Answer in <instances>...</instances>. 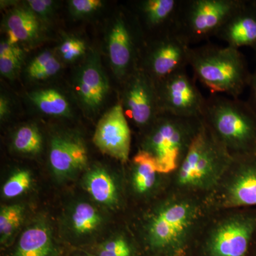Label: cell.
I'll list each match as a JSON object with an SVG mask.
<instances>
[{"mask_svg": "<svg viewBox=\"0 0 256 256\" xmlns=\"http://www.w3.org/2000/svg\"><path fill=\"white\" fill-rule=\"evenodd\" d=\"M190 66L195 80L212 94L239 98L248 88L252 72L242 52L228 46L205 44L191 48Z\"/></svg>", "mask_w": 256, "mask_h": 256, "instance_id": "6da1fadb", "label": "cell"}, {"mask_svg": "<svg viewBox=\"0 0 256 256\" xmlns=\"http://www.w3.org/2000/svg\"><path fill=\"white\" fill-rule=\"evenodd\" d=\"M202 120L232 156L256 153V114L247 100L212 94Z\"/></svg>", "mask_w": 256, "mask_h": 256, "instance_id": "7a4b0ae2", "label": "cell"}, {"mask_svg": "<svg viewBox=\"0 0 256 256\" xmlns=\"http://www.w3.org/2000/svg\"><path fill=\"white\" fill-rule=\"evenodd\" d=\"M202 124L201 118L160 112L149 126L142 149L152 156L158 173L166 174L178 169Z\"/></svg>", "mask_w": 256, "mask_h": 256, "instance_id": "3957f363", "label": "cell"}, {"mask_svg": "<svg viewBox=\"0 0 256 256\" xmlns=\"http://www.w3.org/2000/svg\"><path fill=\"white\" fill-rule=\"evenodd\" d=\"M233 156L204 122L178 166V182L188 188L208 186Z\"/></svg>", "mask_w": 256, "mask_h": 256, "instance_id": "277c9868", "label": "cell"}, {"mask_svg": "<svg viewBox=\"0 0 256 256\" xmlns=\"http://www.w3.org/2000/svg\"><path fill=\"white\" fill-rule=\"evenodd\" d=\"M240 0H182L174 32L188 45L216 36Z\"/></svg>", "mask_w": 256, "mask_h": 256, "instance_id": "5b68a950", "label": "cell"}, {"mask_svg": "<svg viewBox=\"0 0 256 256\" xmlns=\"http://www.w3.org/2000/svg\"><path fill=\"white\" fill-rule=\"evenodd\" d=\"M195 80L184 69L156 82L160 110L202 118L206 98L202 95Z\"/></svg>", "mask_w": 256, "mask_h": 256, "instance_id": "8992f818", "label": "cell"}, {"mask_svg": "<svg viewBox=\"0 0 256 256\" xmlns=\"http://www.w3.org/2000/svg\"><path fill=\"white\" fill-rule=\"evenodd\" d=\"M195 210L186 202H174L160 210L148 228V238L154 248L175 250L180 247L193 224Z\"/></svg>", "mask_w": 256, "mask_h": 256, "instance_id": "52a82bcc", "label": "cell"}, {"mask_svg": "<svg viewBox=\"0 0 256 256\" xmlns=\"http://www.w3.org/2000/svg\"><path fill=\"white\" fill-rule=\"evenodd\" d=\"M152 43L143 58L142 68L139 69L154 82L190 66L192 46L175 32L156 38Z\"/></svg>", "mask_w": 256, "mask_h": 256, "instance_id": "ba28073f", "label": "cell"}, {"mask_svg": "<svg viewBox=\"0 0 256 256\" xmlns=\"http://www.w3.org/2000/svg\"><path fill=\"white\" fill-rule=\"evenodd\" d=\"M256 238V210H249L217 227L210 242V256H247Z\"/></svg>", "mask_w": 256, "mask_h": 256, "instance_id": "9c48e42d", "label": "cell"}, {"mask_svg": "<svg viewBox=\"0 0 256 256\" xmlns=\"http://www.w3.org/2000/svg\"><path fill=\"white\" fill-rule=\"evenodd\" d=\"M122 105L126 116L141 128L149 127L161 112L156 82L140 69L128 77Z\"/></svg>", "mask_w": 256, "mask_h": 256, "instance_id": "30bf717a", "label": "cell"}, {"mask_svg": "<svg viewBox=\"0 0 256 256\" xmlns=\"http://www.w3.org/2000/svg\"><path fill=\"white\" fill-rule=\"evenodd\" d=\"M94 142L104 154L122 162H127L131 131L122 104H116L101 118L94 133Z\"/></svg>", "mask_w": 256, "mask_h": 256, "instance_id": "8fae6325", "label": "cell"}, {"mask_svg": "<svg viewBox=\"0 0 256 256\" xmlns=\"http://www.w3.org/2000/svg\"><path fill=\"white\" fill-rule=\"evenodd\" d=\"M216 37L237 50L252 48L256 60V0H240Z\"/></svg>", "mask_w": 256, "mask_h": 256, "instance_id": "7c38bea8", "label": "cell"}, {"mask_svg": "<svg viewBox=\"0 0 256 256\" xmlns=\"http://www.w3.org/2000/svg\"><path fill=\"white\" fill-rule=\"evenodd\" d=\"M234 175L226 198L229 206H256V153L233 156Z\"/></svg>", "mask_w": 256, "mask_h": 256, "instance_id": "4fadbf2b", "label": "cell"}, {"mask_svg": "<svg viewBox=\"0 0 256 256\" xmlns=\"http://www.w3.org/2000/svg\"><path fill=\"white\" fill-rule=\"evenodd\" d=\"M130 24L122 16L116 18L108 36L109 56L112 68L118 78L132 74L136 56V38Z\"/></svg>", "mask_w": 256, "mask_h": 256, "instance_id": "5bb4252c", "label": "cell"}, {"mask_svg": "<svg viewBox=\"0 0 256 256\" xmlns=\"http://www.w3.org/2000/svg\"><path fill=\"white\" fill-rule=\"evenodd\" d=\"M87 160L86 149L80 141L68 137H56L52 140L50 164L58 176H68L82 170Z\"/></svg>", "mask_w": 256, "mask_h": 256, "instance_id": "9a60e30c", "label": "cell"}, {"mask_svg": "<svg viewBox=\"0 0 256 256\" xmlns=\"http://www.w3.org/2000/svg\"><path fill=\"white\" fill-rule=\"evenodd\" d=\"M181 3L182 0H146L138 4V12L146 30L156 32L160 38L175 32Z\"/></svg>", "mask_w": 256, "mask_h": 256, "instance_id": "2e32d148", "label": "cell"}, {"mask_svg": "<svg viewBox=\"0 0 256 256\" xmlns=\"http://www.w3.org/2000/svg\"><path fill=\"white\" fill-rule=\"evenodd\" d=\"M76 89L79 99L87 108L94 110L102 105L109 85L97 60H90L82 68Z\"/></svg>", "mask_w": 256, "mask_h": 256, "instance_id": "e0dca14e", "label": "cell"}, {"mask_svg": "<svg viewBox=\"0 0 256 256\" xmlns=\"http://www.w3.org/2000/svg\"><path fill=\"white\" fill-rule=\"evenodd\" d=\"M50 229L36 224L26 229L18 240L14 256H56Z\"/></svg>", "mask_w": 256, "mask_h": 256, "instance_id": "ac0fdd59", "label": "cell"}, {"mask_svg": "<svg viewBox=\"0 0 256 256\" xmlns=\"http://www.w3.org/2000/svg\"><path fill=\"white\" fill-rule=\"evenodd\" d=\"M8 43L16 45L20 42H30L40 33V24L36 15L28 9L14 10L6 20Z\"/></svg>", "mask_w": 256, "mask_h": 256, "instance_id": "d6986e66", "label": "cell"}, {"mask_svg": "<svg viewBox=\"0 0 256 256\" xmlns=\"http://www.w3.org/2000/svg\"><path fill=\"white\" fill-rule=\"evenodd\" d=\"M84 186L99 203L114 206L117 202V188L114 180L105 170L97 168L89 172L84 180Z\"/></svg>", "mask_w": 256, "mask_h": 256, "instance_id": "ffe728a7", "label": "cell"}, {"mask_svg": "<svg viewBox=\"0 0 256 256\" xmlns=\"http://www.w3.org/2000/svg\"><path fill=\"white\" fill-rule=\"evenodd\" d=\"M133 163L134 164V188L138 193H146L154 186L156 174L158 173L154 159L149 153L141 150L133 158Z\"/></svg>", "mask_w": 256, "mask_h": 256, "instance_id": "44dd1931", "label": "cell"}, {"mask_svg": "<svg viewBox=\"0 0 256 256\" xmlns=\"http://www.w3.org/2000/svg\"><path fill=\"white\" fill-rule=\"evenodd\" d=\"M28 97L43 114L54 116H67L70 114L68 101L54 89L36 90L31 92Z\"/></svg>", "mask_w": 256, "mask_h": 256, "instance_id": "7402d4cb", "label": "cell"}, {"mask_svg": "<svg viewBox=\"0 0 256 256\" xmlns=\"http://www.w3.org/2000/svg\"><path fill=\"white\" fill-rule=\"evenodd\" d=\"M101 223V217L95 207L86 202L78 204L72 214V226L77 234H88L96 230Z\"/></svg>", "mask_w": 256, "mask_h": 256, "instance_id": "603a6c76", "label": "cell"}, {"mask_svg": "<svg viewBox=\"0 0 256 256\" xmlns=\"http://www.w3.org/2000/svg\"><path fill=\"white\" fill-rule=\"evenodd\" d=\"M60 64L50 52H44L35 57L28 65V76L34 80H45L58 73Z\"/></svg>", "mask_w": 256, "mask_h": 256, "instance_id": "cb8c5ba5", "label": "cell"}, {"mask_svg": "<svg viewBox=\"0 0 256 256\" xmlns=\"http://www.w3.org/2000/svg\"><path fill=\"white\" fill-rule=\"evenodd\" d=\"M13 146L16 151L25 154H36L42 149L41 134L36 128L23 126L15 133Z\"/></svg>", "mask_w": 256, "mask_h": 256, "instance_id": "d4e9b609", "label": "cell"}, {"mask_svg": "<svg viewBox=\"0 0 256 256\" xmlns=\"http://www.w3.org/2000/svg\"><path fill=\"white\" fill-rule=\"evenodd\" d=\"M24 208L14 204L2 207L0 212V236L5 244L18 230L23 220Z\"/></svg>", "mask_w": 256, "mask_h": 256, "instance_id": "484cf974", "label": "cell"}, {"mask_svg": "<svg viewBox=\"0 0 256 256\" xmlns=\"http://www.w3.org/2000/svg\"><path fill=\"white\" fill-rule=\"evenodd\" d=\"M31 174L26 170L15 172L3 186L2 192L6 198H12L28 191L31 186Z\"/></svg>", "mask_w": 256, "mask_h": 256, "instance_id": "4316f807", "label": "cell"}, {"mask_svg": "<svg viewBox=\"0 0 256 256\" xmlns=\"http://www.w3.org/2000/svg\"><path fill=\"white\" fill-rule=\"evenodd\" d=\"M97 256H132L128 242L122 238L111 239L99 248Z\"/></svg>", "mask_w": 256, "mask_h": 256, "instance_id": "83f0119b", "label": "cell"}, {"mask_svg": "<svg viewBox=\"0 0 256 256\" xmlns=\"http://www.w3.org/2000/svg\"><path fill=\"white\" fill-rule=\"evenodd\" d=\"M85 44L82 40L75 38L66 40L60 46V54L65 60L72 62L84 54Z\"/></svg>", "mask_w": 256, "mask_h": 256, "instance_id": "f1b7e54d", "label": "cell"}, {"mask_svg": "<svg viewBox=\"0 0 256 256\" xmlns=\"http://www.w3.org/2000/svg\"><path fill=\"white\" fill-rule=\"evenodd\" d=\"M101 6L102 2L99 0H72L69 2L72 14L77 16L92 14Z\"/></svg>", "mask_w": 256, "mask_h": 256, "instance_id": "f546056e", "label": "cell"}, {"mask_svg": "<svg viewBox=\"0 0 256 256\" xmlns=\"http://www.w3.org/2000/svg\"><path fill=\"white\" fill-rule=\"evenodd\" d=\"M22 58L16 57H0V72L6 78H13L21 66Z\"/></svg>", "mask_w": 256, "mask_h": 256, "instance_id": "4dcf8cb0", "label": "cell"}, {"mask_svg": "<svg viewBox=\"0 0 256 256\" xmlns=\"http://www.w3.org/2000/svg\"><path fill=\"white\" fill-rule=\"evenodd\" d=\"M26 3L32 12L44 18H46L53 9L54 2L50 0H28Z\"/></svg>", "mask_w": 256, "mask_h": 256, "instance_id": "1f68e13d", "label": "cell"}, {"mask_svg": "<svg viewBox=\"0 0 256 256\" xmlns=\"http://www.w3.org/2000/svg\"><path fill=\"white\" fill-rule=\"evenodd\" d=\"M0 57H16L23 58V52L16 45H12L6 42H1L0 44Z\"/></svg>", "mask_w": 256, "mask_h": 256, "instance_id": "d6a6232c", "label": "cell"}, {"mask_svg": "<svg viewBox=\"0 0 256 256\" xmlns=\"http://www.w3.org/2000/svg\"><path fill=\"white\" fill-rule=\"evenodd\" d=\"M248 88L249 98L247 102L256 114V66L254 72H252Z\"/></svg>", "mask_w": 256, "mask_h": 256, "instance_id": "836d02e7", "label": "cell"}, {"mask_svg": "<svg viewBox=\"0 0 256 256\" xmlns=\"http://www.w3.org/2000/svg\"><path fill=\"white\" fill-rule=\"evenodd\" d=\"M9 111V107H8V102L4 97L2 96L0 98V116L1 118L5 117Z\"/></svg>", "mask_w": 256, "mask_h": 256, "instance_id": "e575fe53", "label": "cell"}, {"mask_svg": "<svg viewBox=\"0 0 256 256\" xmlns=\"http://www.w3.org/2000/svg\"><path fill=\"white\" fill-rule=\"evenodd\" d=\"M256 244V238L255 242H254V244Z\"/></svg>", "mask_w": 256, "mask_h": 256, "instance_id": "d590c367", "label": "cell"}, {"mask_svg": "<svg viewBox=\"0 0 256 256\" xmlns=\"http://www.w3.org/2000/svg\"></svg>", "mask_w": 256, "mask_h": 256, "instance_id": "8d00e7d4", "label": "cell"}]
</instances>
